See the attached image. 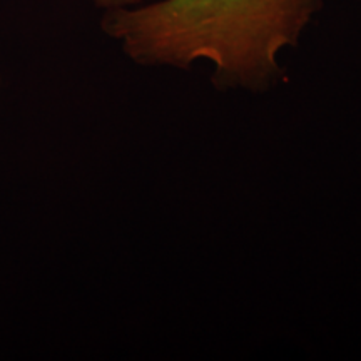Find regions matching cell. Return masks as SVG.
<instances>
[{"mask_svg":"<svg viewBox=\"0 0 361 361\" xmlns=\"http://www.w3.org/2000/svg\"><path fill=\"white\" fill-rule=\"evenodd\" d=\"M0 97H2V74H0Z\"/></svg>","mask_w":361,"mask_h":361,"instance_id":"obj_3","label":"cell"},{"mask_svg":"<svg viewBox=\"0 0 361 361\" xmlns=\"http://www.w3.org/2000/svg\"><path fill=\"white\" fill-rule=\"evenodd\" d=\"M323 8V0H152L102 13V32L134 64L213 66L219 90L266 92L286 80L279 64Z\"/></svg>","mask_w":361,"mask_h":361,"instance_id":"obj_1","label":"cell"},{"mask_svg":"<svg viewBox=\"0 0 361 361\" xmlns=\"http://www.w3.org/2000/svg\"><path fill=\"white\" fill-rule=\"evenodd\" d=\"M94 7L101 8L102 12L107 11H117V8H129V7H137L142 4L152 2V0H90Z\"/></svg>","mask_w":361,"mask_h":361,"instance_id":"obj_2","label":"cell"}]
</instances>
